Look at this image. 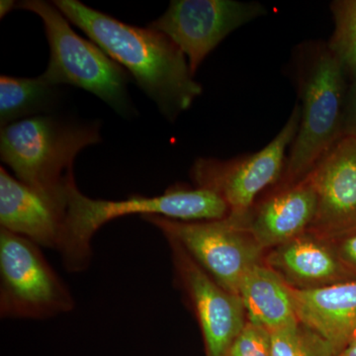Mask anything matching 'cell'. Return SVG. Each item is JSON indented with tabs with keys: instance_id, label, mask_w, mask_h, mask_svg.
I'll list each match as a JSON object with an SVG mask.
<instances>
[{
	"instance_id": "6",
	"label": "cell",
	"mask_w": 356,
	"mask_h": 356,
	"mask_svg": "<svg viewBox=\"0 0 356 356\" xmlns=\"http://www.w3.org/2000/svg\"><path fill=\"white\" fill-rule=\"evenodd\" d=\"M74 300L40 247L0 228V316L46 320L69 313Z\"/></svg>"
},
{
	"instance_id": "9",
	"label": "cell",
	"mask_w": 356,
	"mask_h": 356,
	"mask_svg": "<svg viewBox=\"0 0 356 356\" xmlns=\"http://www.w3.org/2000/svg\"><path fill=\"white\" fill-rule=\"evenodd\" d=\"M259 2L236 0H173L149 27L166 35L182 51L192 74L231 33L266 15Z\"/></svg>"
},
{
	"instance_id": "19",
	"label": "cell",
	"mask_w": 356,
	"mask_h": 356,
	"mask_svg": "<svg viewBox=\"0 0 356 356\" xmlns=\"http://www.w3.org/2000/svg\"><path fill=\"white\" fill-rule=\"evenodd\" d=\"M271 341L273 356H339L331 344L301 323L271 332Z\"/></svg>"
},
{
	"instance_id": "1",
	"label": "cell",
	"mask_w": 356,
	"mask_h": 356,
	"mask_svg": "<svg viewBox=\"0 0 356 356\" xmlns=\"http://www.w3.org/2000/svg\"><path fill=\"white\" fill-rule=\"evenodd\" d=\"M53 3L70 23L127 70L168 121H175L202 93L184 54L163 33L126 24L77 0Z\"/></svg>"
},
{
	"instance_id": "21",
	"label": "cell",
	"mask_w": 356,
	"mask_h": 356,
	"mask_svg": "<svg viewBox=\"0 0 356 356\" xmlns=\"http://www.w3.org/2000/svg\"><path fill=\"white\" fill-rule=\"evenodd\" d=\"M329 240L344 266L356 278V228Z\"/></svg>"
},
{
	"instance_id": "11",
	"label": "cell",
	"mask_w": 356,
	"mask_h": 356,
	"mask_svg": "<svg viewBox=\"0 0 356 356\" xmlns=\"http://www.w3.org/2000/svg\"><path fill=\"white\" fill-rule=\"evenodd\" d=\"M317 211L309 232L332 238L356 228V137L344 135L308 177Z\"/></svg>"
},
{
	"instance_id": "15",
	"label": "cell",
	"mask_w": 356,
	"mask_h": 356,
	"mask_svg": "<svg viewBox=\"0 0 356 356\" xmlns=\"http://www.w3.org/2000/svg\"><path fill=\"white\" fill-rule=\"evenodd\" d=\"M292 295L299 323L339 355L356 334V278L316 289L292 288Z\"/></svg>"
},
{
	"instance_id": "13",
	"label": "cell",
	"mask_w": 356,
	"mask_h": 356,
	"mask_svg": "<svg viewBox=\"0 0 356 356\" xmlns=\"http://www.w3.org/2000/svg\"><path fill=\"white\" fill-rule=\"evenodd\" d=\"M257 199L245 216L234 219L266 252L307 233L317 211V196L308 177L295 184H277Z\"/></svg>"
},
{
	"instance_id": "8",
	"label": "cell",
	"mask_w": 356,
	"mask_h": 356,
	"mask_svg": "<svg viewBox=\"0 0 356 356\" xmlns=\"http://www.w3.org/2000/svg\"><path fill=\"white\" fill-rule=\"evenodd\" d=\"M175 241L222 288L238 294L245 274L264 264L266 250L232 218L184 222L159 216L142 217Z\"/></svg>"
},
{
	"instance_id": "12",
	"label": "cell",
	"mask_w": 356,
	"mask_h": 356,
	"mask_svg": "<svg viewBox=\"0 0 356 356\" xmlns=\"http://www.w3.org/2000/svg\"><path fill=\"white\" fill-rule=\"evenodd\" d=\"M70 189L63 195H50L27 186L6 168H0L1 229L24 236L39 247L62 252Z\"/></svg>"
},
{
	"instance_id": "22",
	"label": "cell",
	"mask_w": 356,
	"mask_h": 356,
	"mask_svg": "<svg viewBox=\"0 0 356 356\" xmlns=\"http://www.w3.org/2000/svg\"><path fill=\"white\" fill-rule=\"evenodd\" d=\"M351 76L353 83L348 89L344 111L343 136L350 135L356 137V70Z\"/></svg>"
},
{
	"instance_id": "5",
	"label": "cell",
	"mask_w": 356,
	"mask_h": 356,
	"mask_svg": "<svg viewBox=\"0 0 356 356\" xmlns=\"http://www.w3.org/2000/svg\"><path fill=\"white\" fill-rule=\"evenodd\" d=\"M17 8L38 15L50 46V62L41 74L53 86L83 88L97 96L121 116L130 118L135 108L128 95L130 74L93 42L81 38L53 2L24 0Z\"/></svg>"
},
{
	"instance_id": "7",
	"label": "cell",
	"mask_w": 356,
	"mask_h": 356,
	"mask_svg": "<svg viewBox=\"0 0 356 356\" xmlns=\"http://www.w3.org/2000/svg\"><path fill=\"white\" fill-rule=\"evenodd\" d=\"M301 108L295 106L280 132L261 151L222 161L196 159L191 175L195 187L220 196L229 208V217L241 219L250 210L262 192L278 184L285 165L286 152L298 133Z\"/></svg>"
},
{
	"instance_id": "3",
	"label": "cell",
	"mask_w": 356,
	"mask_h": 356,
	"mask_svg": "<svg viewBox=\"0 0 356 356\" xmlns=\"http://www.w3.org/2000/svg\"><path fill=\"white\" fill-rule=\"evenodd\" d=\"M100 140L98 122L37 115L1 128L0 156L22 184L50 195H63L76 184L77 154Z\"/></svg>"
},
{
	"instance_id": "2",
	"label": "cell",
	"mask_w": 356,
	"mask_h": 356,
	"mask_svg": "<svg viewBox=\"0 0 356 356\" xmlns=\"http://www.w3.org/2000/svg\"><path fill=\"white\" fill-rule=\"evenodd\" d=\"M346 74L327 44H306L300 49L296 77L301 119L278 184L303 180L343 137Z\"/></svg>"
},
{
	"instance_id": "14",
	"label": "cell",
	"mask_w": 356,
	"mask_h": 356,
	"mask_svg": "<svg viewBox=\"0 0 356 356\" xmlns=\"http://www.w3.org/2000/svg\"><path fill=\"white\" fill-rule=\"evenodd\" d=\"M264 264L294 289H316L355 280L331 241L309 231L267 250Z\"/></svg>"
},
{
	"instance_id": "16",
	"label": "cell",
	"mask_w": 356,
	"mask_h": 356,
	"mask_svg": "<svg viewBox=\"0 0 356 356\" xmlns=\"http://www.w3.org/2000/svg\"><path fill=\"white\" fill-rule=\"evenodd\" d=\"M238 295L248 321L267 331L277 332L299 323L292 288L264 262L248 271L241 282Z\"/></svg>"
},
{
	"instance_id": "24",
	"label": "cell",
	"mask_w": 356,
	"mask_h": 356,
	"mask_svg": "<svg viewBox=\"0 0 356 356\" xmlns=\"http://www.w3.org/2000/svg\"><path fill=\"white\" fill-rule=\"evenodd\" d=\"M339 356H356V334L348 343V346L339 353Z\"/></svg>"
},
{
	"instance_id": "18",
	"label": "cell",
	"mask_w": 356,
	"mask_h": 356,
	"mask_svg": "<svg viewBox=\"0 0 356 356\" xmlns=\"http://www.w3.org/2000/svg\"><path fill=\"white\" fill-rule=\"evenodd\" d=\"M334 30L327 48L348 74L356 70V0H339L331 6Z\"/></svg>"
},
{
	"instance_id": "20",
	"label": "cell",
	"mask_w": 356,
	"mask_h": 356,
	"mask_svg": "<svg viewBox=\"0 0 356 356\" xmlns=\"http://www.w3.org/2000/svg\"><path fill=\"white\" fill-rule=\"evenodd\" d=\"M226 356H273L271 332L248 321Z\"/></svg>"
},
{
	"instance_id": "17",
	"label": "cell",
	"mask_w": 356,
	"mask_h": 356,
	"mask_svg": "<svg viewBox=\"0 0 356 356\" xmlns=\"http://www.w3.org/2000/svg\"><path fill=\"white\" fill-rule=\"evenodd\" d=\"M58 86L37 77L0 76V125L51 111L58 102Z\"/></svg>"
},
{
	"instance_id": "4",
	"label": "cell",
	"mask_w": 356,
	"mask_h": 356,
	"mask_svg": "<svg viewBox=\"0 0 356 356\" xmlns=\"http://www.w3.org/2000/svg\"><path fill=\"white\" fill-rule=\"evenodd\" d=\"M136 214L184 222L213 221L228 217L229 208L216 193L200 187L175 186L161 195H132L111 201L89 198L74 184L67 197L65 243L60 252L65 269L81 273L88 268L96 232L112 220Z\"/></svg>"
},
{
	"instance_id": "10",
	"label": "cell",
	"mask_w": 356,
	"mask_h": 356,
	"mask_svg": "<svg viewBox=\"0 0 356 356\" xmlns=\"http://www.w3.org/2000/svg\"><path fill=\"white\" fill-rule=\"evenodd\" d=\"M166 241L172 252L175 283L197 320L206 355L226 356L248 322L242 298L218 284L179 243Z\"/></svg>"
},
{
	"instance_id": "23",
	"label": "cell",
	"mask_w": 356,
	"mask_h": 356,
	"mask_svg": "<svg viewBox=\"0 0 356 356\" xmlns=\"http://www.w3.org/2000/svg\"><path fill=\"white\" fill-rule=\"evenodd\" d=\"M14 8H17V2L13 0H1L0 1V17H6L7 14Z\"/></svg>"
}]
</instances>
